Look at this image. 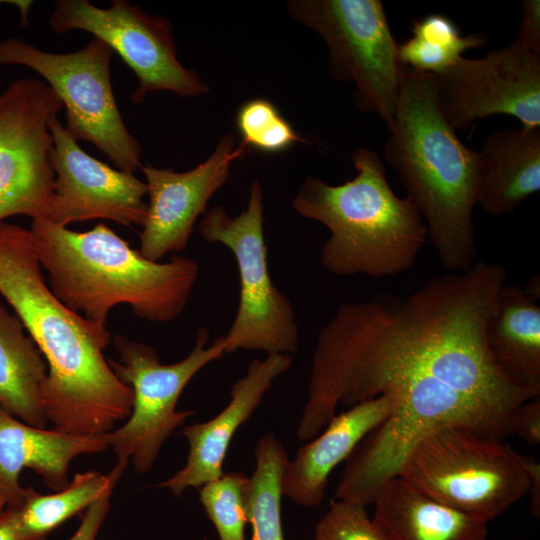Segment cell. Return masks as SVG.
<instances>
[{"label":"cell","mask_w":540,"mask_h":540,"mask_svg":"<svg viewBox=\"0 0 540 540\" xmlns=\"http://www.w3.org/2000/svg\"><path fill=\"white\" fill-rule=\"evenodd\" d=\"M525 466L528 478L530 495V513L539 519L540 518V464L532 456L521 455Z\"/></svg>","instance_id":"obj_32"},{"label":"cell","mask_w":540,"mask_h":540,"mask_svg":"<svg viewBox=\"0 0 540 540\" xmlns=\"http://www.w3.org/2000/svg\"><path fill=\"white\" fill-rule=\"evenodd\" d=\"M511 433H516L532 445L540 443V397L518 405L510 417Z\"/></svg>","instance_id":"obj_29"},{"label":"cell","mask_w":540,"mask_h":540,"mask_svg":"<svg viewBox=\"0 0 540 540\" xmlns=\"http://www.w3.org/2000/svg\"><path fill=\"white\" fill-rule=\"evenodd\" d=\"M517 285H502L485 328L492 361L514 385L540 395V306Z\"/></svg>","instance_id":"obj_20"},{"label":"cell","mask_w":540,"mask_h":540,"mask_svg":"<svg viewBox=\"0 0 540 540\" xmlns=\"http://www.w3.org/2000/svg\"><path fill=\"white\" fill-rule=\"evenodd\" d=\"M198 229L209 243H220L235 257L239 275V303L224 335L225 354L236 350L266 355L297 352L299 327L289 298L273 283L264 235L261 183L253 180L247 207L231 216L222 205L206 211Z\"/></svg>","instance_id":"obj_7"},{"label":"cell","mask_w":540,"mask_h":540,"mask_svg":"<svg viewBox=\"0 0 540 540\" xmlns=\"http://www.w3.org/2000/svg\"><path fill=\"white\" fill-rule=\"evenodd\" d=\"M110 497L111 494L104 496L85 510L80 525L68 540H96L109 512Z\"/></svg>","instance_id":"obj_31"},{"label":"cell","mask_w":540,"mask_h":540,"mask_svg":"<svg viewBox=\"0 0 540 540\" xmlns=\"http://www.w3.org/2000/svg\"><path fill=\"white\" fill-rule=\"evenodd\" d=\"M433 76L438 106L455 130L496 114L540 128V55L513 41L481 58L460 57Z\"/></svg>","instance_id":"obj_13"},{"label":"cell","mask_w":540,"mask_h":540,"mask_svg":"<svg viewBox=\"0 0 540 540\" xmlns=\"http://www.w3.org/2000/svg\"><path fill=\"white\" fill-rule=\"evenodd\" d=\"M62 107L38 79H17L0 93V222L14 215L49 219L55 174L48 123Z\"/></svg>","instance_id":"obj_12"},{"label":"cell","mask_w":540,"mask_h":540,"mask_svg":"<svg viewBox=\"0 0 540 540\" xmlns=\"http://www.w3.org/2000/svg\"><path fill=\"white\" fill-rule=\"evenodd\" d=\"M255 468L249 476L245 495L250 540H285L282 529V475L289 460L282 442L264 434L254 448Z\"/></svg>","instance_id":"obj_24"},{"label":"cell","mask_w":540,"mask_h":540,"mask_svg":"<svg viewBox=\"0 0 540 540\" xmlns=\"http://www.w3.org/2000/svg\"><path fill=\"white\" fill-rule=\"evenodd\" d=\"M209 331L200 328L191 352L182 360L162 364L157 350L116 334L113 344L119 362L108 359L116 376L133 391L132 410L119 428L104 435L118 461H132L139 473L148 472L163 443L193 411H178L176 405L186 385L206 365L225 355L224 337L210 345Z\"/></svg>","instance_id":"obj_10"},{"label":"cell","mask_w":540,"mask_h":540,"mask_svg":"<svg viewBox=\"0 0 540 540\" xmlns=\"http://www.w3.org/2000/svg\"><path fill=\"white\" fill-rule=\"evenodd\" d=\"M0 3H9V4H12V5H15L17 8H19L20 10V14H21V22H22V25H25L27 24L28 22V13H29V9L32 5V1H4V0H0Z\"/></svg>","instance_id":"obj_34"},{"label":"cell","mask_w":540,"mask_h":540,"mask_svg":"<svg viewBox=\"0 0 540 540\" xmlns=\"http://www.w3.org/2000/svg\"><path fill=\"white\" fill-rule=\"evenodd\" d=\"M384 153L423 221L440 263L452 272L476 262L473 209L485 173L480 151L444 118L433 74L404 68Z\"/></svg>","instance_id":"obj_3"},{"label":"cell","mask_w":540,"mask_h":540,"mask_svg":"<svg viewBox=\"0 0 540 540\" xmlns=\"http://www.w3.org/2000/svg\"><path fill=\"white\" fill-rule=\"evenodd\" d=\"M313 540H385L366 506L345 501L331 500L330 506L318 521Z\"/></svg>","instance_id":"obj_28"},{"label":"cell","mask_w":540,"mask_h":540,"mask_svg":"<svg viewBox=\"0 0 540 540\" xmlns=\"http://www.w3.org/2000/svg\"><path fill=\"white\" fill-rule=\"evenodd\" d=\"M248 480L244 473L232 471L199 488L200 502L219 540H245Z\"/></svg>","instance_id":"obj_26"},{"label":"cell","mask_w":540,"mask_h":540,"mask_svg":"<svg viewBox=\"0 0 540 540\" xmlns=\"http://www.w3.org/2000/svg\"><path fill=\"white\" fill-rule=\"evenodd\" d=\"M108 445L102 436H78L29 425L0 407V495L7 506H19L27 488L20 474L30 468L53 490L68 484L72 460L83 454L103 452Z\"/></svg>","instance_id":"obj_18"},{"label":"cell","mask_w":540,"mask_h":540,"mask_svg":"<svg viewBox=\"0 0 540 540\" xmlns=\"http://www.w3.org/2000/svg\"><path fill=\"white\" fill-rule=\"evenodd\" d=\"M127 464L118 461L108 475L94 471L77 473L65 488L53 494L43 495L27 488L17 506L22 540H43L66 520L112 494Z\"/></svg>","instance_id":"obj_23"},{"label":"cell","mask_w":540,"mask_h":540,"mask_svg":"<svg viewBox=\"0 0 540 540\" xmlns=\"http://www.w3.org/2000/svg\"><path fill=\"white\" fill-rule=\"evenodd\" d=\"M6 506V500L0 495V513L6 508Z\"/></svg>","instance_id":"obj_36"},{"label":"cell","mask_w":540,"mask_h":540,"mask_svg":"<svg viewBox=\"0 0 540 540\" xmlns=\"http://www.w3.org/2000/svg\"><path fill=\"white\" fill-rule=\"evenodd\" d=\"M372 517L385 540H487V522L426 496L396 476L373 502Z\"/></svg>","instance_id":"obj_19"},{"label":"cell","mask_w":540,"mask_h":540,"mask_svg":"<svg viewBox=\"0 0 540 540\" xmlns=\"http://www.w3.org/2000/svg\"><path fill=\"white\" fill-rule=\"evenodd\" d=\"M524 291L532 298L539 300L540 298V282L539 276H533L527 283Z\"/></svg>","instance_id":"obj_35"},{"label":"cell","mask_w":540,"mask_h":540,"mask_svg":"<svg viewBox=\"0 0 540 540\" xmlns=\"http://www.w3.org/2000/svg\"><path fill=\"white\" fill-rule=\"evenodd\" d=\"M30 231L53 294L99 324L106 325L119 304L146 321H172L184 311L199 276L196 260L173 255L167 262L151 261L103 223L76 232L33 219Z\"/></svg>","instance_id":"obj_4"},{"label":"cell","mask_w":540,"mask_h":540,"mask_svg":"<svg viewBox=\"0 0 540 540\" xmlns=\"http://www.w3.org/2000/svg\"><path fill=\"white\" fill-rule=\"evenodd\" d=\"M288 13L325 42L328 69L355 85L358 109L388 127L394 117L405 66L380 0H293Z\"/></svg>","instance_id":"obj_9"},{"label":"cell","mask_w":540,"mask_h":540,"mask_svg":"<svg viewBox=\"0 0 540 540\" xmlns=\"http://www.w3.org/2000/svg\"><path fill=\"white\" fill-rule=\"evenodd\" d=\"M113 50L92 37L80 50L51 53L11 37L0 42V64L26 66L41 75L66 109V130L93 144L117 169L142 167V148L127 129L111 83Z\"/></svg>","instance_id":"obj_8"},{"label":"cell","mask_w":540,"mask_h":540,"mask_svg":"<svg viewBox=\"0 0 540 540\" xmlns=\"http://www.w3.org/2000/svg\"><path fill=\"white\" fill-rule=\"evenodd\" d=\"M411 32V38L398 43L399 58L404 66L430 74L447 70L465 50L487 42L482 34L463 36L454 21L440 13L414 18Z\"/></svg>","instance_id":"obj_25"},{"label":"cell","mask_w":540,"mask_h":540,"mask_svg":"<svg viewBox=\"0 0 540 540\" xmlns=\"http://www.w3.org/2000/svg\"><path fill=\"white\" fill-rule=\"evenodd\" d=\"M48 126L55 174L48 221L66 227L93 219L142 226L147 213L146 182L83 151L57 116L49 120Z\"/></svg>","instance_id":"obj_14"},{"label":"cell","mask_w":540,"mask_h":540,"mask_svg":"<svg viewBox=\"0 0 540 540\" xmlns=\"http://www.w3.org/2000/svg\"><path fill=\"white\" fill-rule=\"evenodd\" d=\"M236 126L242 144L264 153H280L296 143L305 142L268 99L244 102L236 114Z\"/></svg>","instance_id":"obj_27"},{"label":"cell","mask_w":540,"mask_h":540,"mask_svg":"<svg viewBox=\"0 0 540 540\" xmlns=\"http://www.w3.org/2000/svg\"><path fill=\"white\" fill-rule=\"evenodd\" d=\"M398 476L435 501L487 523L529 488L521 454L502 440L458 425L421 438Z\"/></svg>","instance_id":"obj_6"},{"label":"cell","mask_w":540,"mask_h":540,"mask_svg":"<svg viewBox=\"0 0 540 540\" xmlns=\"http://www.w3.org/2000/svg\"><path fill=\"white\" fill-rule=\"evenodd\" d=\"M49 24L56 33L89 32L117 52L138 79L131 93L134 104L154 91L183 98L209 91L196 72L179 62L170 21L147 14L138 5L113 0L109 8H100L87 0H57Z\"/></svg>","instance_id":"obj_11"},{"label":"cell","mask_w":540,"mask_h":540,"mask_svg":"<svg viewBox=\"0 0 540 540\" xmlns=\"http://www.w3.org/2000/svg\"><path fill=\"white\" fill-rule=\"evenodd\" d=\"M480 153L486 167L477 204L486 213H512L540 190V128L494 131Z\"/></svg>","instance_id":"obj_21"},{"label":"cell","mask_w":540,"mask_h":540,"mask_svg":"<svg viewBox=\"0 0 540 540\" xmlns=\"http://www.w3.org/2000/svg\"><path fill=\"white\" fill-rule=\"evenodd\" d=\"M395 404L392 396L382 395L335 414L324 429L286 463L282 496L303 507L320 505L331 472L390 416Z\"/></svg>","instance_id":"obj_17"},{"label":"cell","mask_w":540,"mask_h":540,"mask_svg":"<svg viewBox=\"0 0 540 540\" xmlns=\"http://www.w3.org/2000/svg\"><path fill=\"white\" fill-rule=\"evenodd\" d=\"M351 159L353 179L330 185L307 176L292 206L330 231L321 263L332 274L385 278L405 272L426 242V225L411 199L392 190L376 152L359 147Z\"/></svg>","instance_id":"obj_5"},{"label":"cell","mask_w":540,"mask_h":540,"mask_svg":"<svg viewBox=\"0 0 540 540\" xmlns=\"http://www.w3.org/2000/svg\"><path fill=\"white\" fill-rule=\"evenodd\" d=\"M293 359L288 354L266 355L254 359L246 374L230 389L228 404L212 419L184 427L189 452L185 465L159 487L180 496L191 487L202 485L223 475L224 460L234 434L256 411L273 382L286 373Z\"/></svg>","instance_id":"obj_16"},{"label":"cell","mask_w":540,"mask_h":540,"mask_svg":"<svg viewBox=\"0 0 540 540\" xmlns=\"http://www.w3.org/2000/svg\"><path fill=\"white\" fill-rule=\"evenodd\" d=\"M513 42L534 54L540 55L539 0H525L523 2L521 22Z\"/></svg>","instance_id":"obj_30"},{"label":"cell","mask_w":540,"mask_h":540,"mask_svg":"<svg viewBox=\"0 0 540 540\" xmlns=\"http://www.w3.org/2000/svg\"><path fill=\"white\" fill-rule=\"evenodd\" d=\"M245 148L242 143L235 148L234 136L228 133L204 162L189 171L142 165L149 195L139 248L145 258L160 262L167 253L187 247L196 220L228 181L232 162Z\"/></svg>","instance_id":"obj_15"},{"label":"cell","mask_w":540,"mask_h":540,"mask_svg":"<svg viewBox=\"0 0 540 540\" xmlns=\"http://www.w3.org/2000/svg\"><path fill=\"white\" fill-rule=\"evenodd\" d=\"M506 269L476 261L467 271L428 280L407 294L343 303L320 329L297 436H317L346 408L390 395V416L346 460L341 482L373 501L414 445L447 425L503 440L521 403L539 395L506 379L491 359L487 321Z\"/></svg>","instance_id":"obj_1"},{"label":"cell","mask_w":540,"mask_h":540,"mask_svg":"<svg viewBox=\"0 0 540 540\" xmlns=\"http://www.w3.org/2000/svg\"><path fill=\"white\" fill-rule=\"evenodd\" d=\"M30 229L0 222V294L13 308L48 366L44 414L53 429L102 436L127 419L133 391L112 370L106 325L65 306L46 284Z\"/></svg>","instance_id":"obj_2"},{"label":"cell","mask_w":540,"mask_h":540,"mask_svg":"<svg viewBox=\"0 0 540 540\" xmlns=\"http://www.w3.org/2000/svg\"><path fill=\"white\" fill-rule=\"evenodd\" d=\"M0 540H22L17 507L6 506L0 513Z\"/></svg>","instance_id":"obj_33"},{"label":"cell","mask_w":540,"mask_h":540,"mask_svg":"<svg viewBox=\"0 0 540 540\" xmlns=\"http://www.w3.org/2000/svg\"><path fill=\"white\" fill-rule=\"evenodd\" d=\"M48 366L20 319L0 302V407L19 420L45 428L42 388Z\"/></svg>","instance_id":"obj_22"}]
</instances>
